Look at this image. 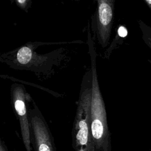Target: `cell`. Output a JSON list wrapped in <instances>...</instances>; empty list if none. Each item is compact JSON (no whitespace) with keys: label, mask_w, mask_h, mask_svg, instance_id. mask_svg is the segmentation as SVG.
I'll list each match as a JSON object with an SVG mask.
<instances>
[{"label":"cell","mask_w":151,"mask_h":151,"mask_svg":"<svg viewBox=\"0 0 151 151\" xmlns=\"http://www.w3.org/2000/svg\"><path fill=\"white\" fill-rule=\"evenodd\" d=\"M88 43L91 63V130L92 137L96 151H111L110 133L107 124L104 102L100 90L96 71V54L89 31Z\"/></svg>","instance_id":"1"},{"label":"cell","mask_w":151,"mask_h":151,"mask_svg":"<svg viewBox=\"0 0 151 151\" xmlns=\"http://www.w3.org/2000/svg\"><path fill=\"white\" fill-rule=\"evenodd\" d=\"M91 82L83 84L72 130L75 151H96L91 130Z\"/></svg>","instance_id":"2"},{"label":"cell","mask_w":151,"mask_h":151,"mask_svg":"<svg viewBox=\"0 0 151 151\" xmlns=\"http://www.w3.org/2000/svg\"><path fill=\"white\" fill-rule=\"evenodd\" d=\"M31 142L34 151H56L53 136L48 126L35 106L29 111Z\"/></svg>","instance_id":"3"},{"label":"cell","mask_w":151,"mask_h":151,"mask_svg":"<svg viewBox=\"0 0 151 151\" xmlns=\"http://www.w3.org/2000/svg\"><path fill=\"white\" fill-rule=\"evenodd\" d=\"M25 91L21 85L13 84L12 87V97L14 107L18 116L22 142L27 151H32L31 142V130L29 113L25 103Z\"/></svg>","instance_id":"4"},{"label":"cell","mask_w":151,"mask_h":151,"mask_svg":"<svg viewBox=\"0 0 151 151\" xmlns=\"http://www.w3.org/2000/svg\"><path fill=\"white\" fill-rule=\"evenodd\" d=\"M97 29L100 43L105 47L111 32L113 17V1L99 0L97 1Z\"/></svg>","instance_id":"5"},{"label":"cell","mask_w":151,"mask_h":151,"mask_svg":"<svg viewBox=\"0 0 151 151\" xmlns=\"http://www.w3.org/2000/svg\"><path fill=\"white\" fill-rule=\"evenodd\" d=\"M142 28L143 34V40L151 50V28L145 24H143V27Z\"/></svg>","instance_id":"6"},{"label":"cell","mask_w":151,"mask_h":151,"mask_svg":"<svg viewBox=\"0 0 151 151\" xmlns=\"http://www.w3.org/2000/svg\"><path fill=\"white\" fill-rule=\"evenodd\" d=\"M117 32H118L119 35L122 38L125 37L127 35V31L126 28L123 26H120L119 28V29L117 30Z\"/></svg>","instance_id":"7"},{"label":"cell","mask_w":151,"mask_h":151,"mask_svg":"<svg viewBox=\"0 0 151 151\" xmlns=\"http://www.w3.org/2000/svg\"><path fill=\"white\" fill-rule=\"evenodd\" d=\"M0 151H8L6 145L2 140H0Z\"/></svg>","instance_id":"8"},{"label":"cell","mask_w":151,"mask_h":151,"mask_svg":"<svg viewBox=\"0 0 151 151\" xmlns=\"http://www.w3.org/2000/svg\"><path fill=\"white\" fill-rule=\"evenodd\" d=\"M145 2L148 6V7L151 9V0H145Z\"/></svg>","instance_id":"9"}]
</instances>
